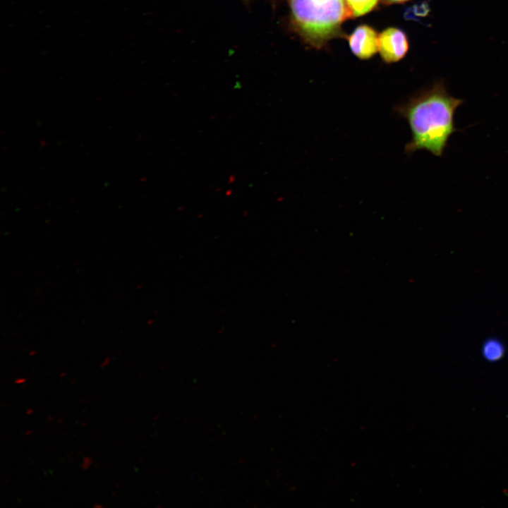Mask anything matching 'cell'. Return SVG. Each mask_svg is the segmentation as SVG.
<instances>
[{
    "mask_svg": "<svg viewBox=\"0 0 508 508\" xmlns=\"http://www.w3.org/2000/svg\"><path fill=\"white\" fill-rule=\"evenodd\" d=\"M463 103V99L449 95L445 83L439 81L397 107L411 131L406 152L425 150L442 157L451 135L458 131L454 114Z\"/></svg>",
    "mask_w": 508,
    "mask_h": 508,
    "instance_id": "obj_1",
    "label": "cell"
},
{
    "mask_svg": "<svg viewBox=\"0 0 508 508\" xmlns=\"http://www.w3.org/2000/svg\"><path fill=\"white\" fill-rule=\"evenodd\" d=\"M291 23L306 41L321 45L351 16L346 0H288Z\"/></svg>",
    "mask_w": 508,
    "mask_h": 508,
    "instance_id": "obj_2",
    "label": "cell"
},
{
    "mask_svg": "<svg viewBox=\"0 0 508 508\" xmlns=\"http://www.w3.org/2000/svg\"><path fill=\"white\" fill-rule=\"evenodd\" d=\"M409 43L405 33L396 28H389L378 36V51L386 62H396L406 54Z\"/></svg>",
    "mask_w": 508,
    "mask_h": 508,
    "instance_id": "obj_3",
    "label": "cell"
},
{
    "mask_svg": "<svg viewBox=\"0 0 508 508\" xmlns=\"http://www.w3.org/2000/svg\"><path fill=\"white\" fill-rule=\"evenodd\" d=\"M349 44L351 52L357 57L369 59L378 50V35L371 27L362 25L351 33Z\"/></svg>",
    "mask_w": 508,
    "mask_h": 508,
    "instance_id": "obj_4",
    "label": "cell"
},
{
    "mask_svg": "<svg viewBox=\"0 0 508 508\" xmlns=\"http://www.w3.org/2000/svg\"><path fill=\"white\" fill-rule=\"evenodd\" d=\"M351 16H361L372 11L378 0H346Z\"/></svg>",
    "mask_w": 508,
    "mask_h": 508,
    "instance_id": "obj_5",
    "label": "cell"
},
{
    "mask_svg": "<svg viewBox=\"0 0 508 508\" xmlns=\"http://www.w3.org/2000/svg\"><path fill=\"white\" fill-rule=\"evenodd\" d=\"M504 350V346L500 341L490 339L483 344V354L488 361H495L503 356Z\"/></svg>",
    "mask_w": 508,
    "mask_h": 508,
    "instance_id": "obj_6",
    "label": "cell"
},
{
    "mask_svg": "<svg viewBox=\"0 0 508 508\" xmlns=\"http://www.w3.org/2000/svg\"><path fill=\"white\" fill-rule=\"evenodd\" d=\"M91 464L92 459L88 456H85L83 459L80 466L83 470H86L90 466Z\"/></svg>",
    "mask_w": 508,
    "mask_h": 508,
    "instance_id": "obj_7",
    "label": "cell"
},
{
    "mask_svg": "<svg viewBox=\"0 0 508 508\" xmlns=\"http://www.w3.org/2000/svg\"><path fill=\"white\" fill-rule=\"evenodd\" d=\"M386 2L389 4L402 3L408 0H385Z\"/></svg>",
    "mask_w": 508,
    "mask_h": 508,
    "instance_id": "obj_8",
    "label": "cell"
},
{
    "mask_svg": "<svg viewBox=\"0 0 508 508\" xmlns=\"http://www.w3.org/2000/svg\"><path fill=\"white\" fill-rule=\"evenodd\" d=\"M26 381L25 378H17L15 380V383L16 384H23Z\"/></svg>",
    "mask_w": 508,
    "mask_h": 508,
    "instance_id": "obj_9",
    "label": "cell"
},
{
    "mask_svg": "<svg viewBox=\"0 0 508 508\" xmlns=\"http://www.w3.org/2000/svg\"><path fill=\"white\" fill-rule=\"evenodd\" d=\"M108 363H109V358H107V359L104 361V363L101 365V366H102V367H104V366L106 365Z\"/></svg>",
    "mask_w": 508,
    "mask_h": 508,
    "instance_id": "obj_10",
    "label": "cell"
},
{
    "mask_svg": "<svg viewBox=\"0 0 508 508\" xmlns=\"http://www.w3.org/2000/svg\"><path fill=\"white\" fill-rule=\"evenodd\" d=\"M33 412V410L32 409H28L26 411V413L30 415Z\"/></svg>",
    "mask_w": 508,
    "mask_h": 508,
    "instance_id": "obj_11",
    "label": "cell"
},
{
    "mask_svg": "<svg viewBox=\"0 0 508 508\" xmlns=\"http://www.w3.org/2000/svg\"><path fill=\"white\" fill-rule=\"evenodd\" d=\"M94 507H96V508H97V507H102V504H96L94 505Z\"/></svg>",
    "mask_w": 508,
    "mask_h": 508,
    "instance_id": "obj_12",
    "label": "cell"
},
{
    "mask_svg": "<svg viewBox=\"0 0 508 508\" xmlns=\"http://www.w3.org/2000/svg\"><path fill=\"white\" fill-rule=\"evenodd\" d=\"M31 433H32L31 430H26L25 435H30Z\"/></svg>",
    "mask_w": 508,
    "mask_h": 508,
    "instance_id": "obj_13",
    "label": "cell"
},
{
    "mask_svg": "<svg viewBox=\"0 0 508 508\" xmlns=\"http://www.w3.org/2000/svg\"><path fill=\"white\" fill-rule=\"evenodd\" d=\"M47 420H48L49 421H52V417L49 416L48 418H47Z\"/></svg>",
    "mask_w": 508,
    "mask_h": 508,
    "instance_id": "obj_14",
    "label": "cell"
},
{
    "mask_svg": "<svg viewBox=\"0 0 508 508\" xmlns=\"http://www.w3.org/2000/svg\"><path fill=\"white\" fill-rule=\"evenodd\" d=\"M245 2H248L250 0H243Z\"/></svg>",
    "mask_w": 508,
    "mask_h": 508,
    "instance_id": "obj_15",
    "label": "cell"
},
{
    "mask_svg": "<svg viewBox=\"0 0 508 508\" xmlns=\"http://www.w3.org/2000/svg\"><path fill=\"white\" fill-rule=\"evenodd\" d=\"M64 375H65L64 373H61V376H64Z\"/></svg>",
    "mask_w": 508,
    "mask_h": 508,
    "instance_id": "obj_16",
    "label": "cell"
}]
</instances>
